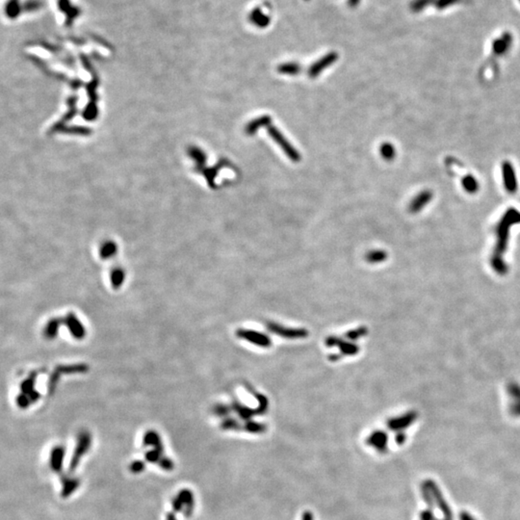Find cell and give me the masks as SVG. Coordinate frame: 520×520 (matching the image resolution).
<instances>
[{
	"label": "cell",
	"mask_w": 520,
	"mask_h": 520,
	"mask_svg": "<svg viewBox=\"0 0 520 520\" xmlns=\"http://www.w3.org/2000/svg\"><path fill=\"white\" fill-rule=\"evenodd\" d=\"M267 129H268V133H269L270 137L281 147L283 153L287 155L288 158L291 161H293V162L301 161V155H300L299 152L288 142L287 139L283 136L282 133L277 129L276 126L269 125L267 127Z\"/></svg>",
	"instance_id": "cell-1"
},
{
	"label": "cell",
	"mask_w": 520,
	"mask_h": 520,
	"mask_svg": "<svg viewBox=\"0 0 520 520\" xmlns=\"http://www.w3.org/2000/svg\"><path fill=\"white\" fill-rule=\"evenodd\" d=\"M424 482L427 485L428 488L430 489L433 501L436 503V506L438 507V509L442 511L445 518L452 519V511L449 508L447 502L445 501V499L443 498L439 487H437V485L432 480H426Z\"/></svg>",
	"instance_id": "cell-2"
},
{
	"label": "cell",
	"mask_w": 520,
	"mask_h": 520,
	"mask_svg": "<svg viewBox=\"0 0 520 520\" xmlns=\"http://www.w3.org/2000/svg\"><path fill=\"white\" fill-rule=\"evenodd\" d=\"M338 55L335 52H331L327 55L322 57L318 61H316L314 64H312L309 68V77L310 78H316L321 75L322 71L326 69L327 67L332 66L334 62L337 61Z\"/></svg>",
	"instance_id": "cell-3"
},
{
	"label": "cell",
	"mask_w": 520,
	"mask_h": 520,
	"mask_svg": "<svg viewBox=\"0 0 520 520\" xmlns=\"http://www.w3.org/2000/svg\"><path fill=\"white\" fill-rule=\"evenodd\" d=\"M366 444L375 448L381 454L387 453L388 450V435L384 431H375L366 439Z\"/></svg>",
	"instance_id": "cell-4"
},
{
	"label": "cell",
	"mask_w": 520,
	"mask_h": 520,
	"mask_svg": "<svg viewBox=\"0 0 520 520\" xmlns=\"http://www.w3.org/2000/svg\"><path fill=\"white\" fill-rule=\"evenodd\" d=\"M237 334L239 337L244 338L245 340L252 342L255 345H258L260 347H269L271 345L270 339L260 332L248 331V330H239L237 332Z\"/></svg>",
	"instance_id": "cell-5"
},
{
	"label": "cell",
	"mask_w": 520,
	"mask_h": 520,
	"mask_svg": "<svg viewBox=\"0 0 520 520\" xmlns=\"http://www.w3.org/2000/svg\"><path fill=\"white\" fill-rule=\"evenodd\" d=\"M415 419H416V413L409 412L400 417H396V418H393V419L388 421V429H390L392 431H402V430L408 428L414 422Z\"/></svg>",
	"instance_id": "cell-6"
},
{
	"label": "cell",
	"mask_w": 520,
	"mask_h": 520,
	"mask_svg": "<svg viewBox=\"0 0 520 520\" xmlns=\"http://www.w3.org/2000/svg\"><path fill=\"white\" fill-rule=\"evenodd\" d=\"M66 324L71 335L77 339H83L86 335V330L78 317L70 313L66 316Z\"/></svg>",
	"instance_id": "cell-7"
},
{
	"label": "cell",
	"mask_w": 520,
	"mask_h": 520,
	"mask_svg": "<svg viewBox=\"0 0 520 520\" xmlns=\"http://www.w3.org/2000/svg\"><path fill=\"white\" fill-rule=\"evenodd\" d=\"M432 198V194L431 191H423L419 193L414 199L410 201L409 210L411 213H417L422 210L427 203L431 201Z\"/></svg>",
	"instance_id": "cell-8"
},
{
	"label": "cell",
	"mask_w": 520,
	"mask_h": 520,
	"mask_svg": "<svg viewBox=\"0 0 520 520\" xmlns=\"http://www.w3.org/2000/svg\"><path fill=\"white\" fill-rule=\"evenodd\" d=\"M503 174L507 190L510 193H514L516 190V180L514 177L513 169L509 162H505L503 164Z\"/></svg>",
	"instance_id": "cell-9"
},
{
	"label": "cell",
	"mask_w": 520,
	"mask_h": 520,
	"mask_svg": "<svg viewBox=\"0 0 520 520\" xmlns=\"http://www.w3.org/2000/svg\"><path fill=\"white\" fill-rule=\"evenodd\" d=\"M269 330L273 332H276L277 334H280V336L290 337V338L304 337L307 334V332L304 330H283V329H281V327H278L274 324L270 325Z\"/></svg>",
	"instance_id": "cell-10"
},
{
	"label": "cell",
	"mask_w": 520,
	"mask_h": 520,
	"mask_svg": "<svg viewBox=\"0 0 520 520\" xmlns=\"http://www.w3.org/2000/svg\"><path fill=\"white\" fill-rule=\"evenodd\" d=\"M302 70V66L295 62H288L277 66V71L281 75L286 76H297Z\"/></svg>",
	"instance_id": "cell-11"
},
{
	"label": "cell",
	"mask_w": 520,
	"mask_h": 520,
	"mask_svg": "<svg viewBox=\"0 0 520 520\" xmlns=\"http://www.w3.org/2000/svg\"><path fill=\"white\" fill-rule=\"evenodd\" d=\"M271 123V118L269 116H262L258 119H255V121L250 122L247 126V132L249 134H254L256 132L259 128L263 126H269Z\"/></svg>",
	"instance_id": "cell-12"
},
{
	"label": "cell",
	"mask_w": 520,
	"mask_h": 520,
	"mask_svg": "<svg viewBox=\"0 0 520 520\" xmlns=\"http://www.w3.org/2000/svg\"><path fill=\"white\" fill-rule=\"evenodd\" d=\"M250 19L251 22L260 28H264L270 23V18L259 9H255V11L251 14Z\"/></svg>",
	"instance_id": "cell-13"
},
{
	"label": "cell",
	"mask_w": 520,
	"mask_h": 520,
	"mask_svg": "<svg viewBox=\"0 0 520 520\" xmlns=\"http://www.w3.org/2000/svg\"><path fill=\"white\" fill-rule=\"evenodd\" d=\"M125 279V273L121 268H116L110 273L111 285L115 289L121 287Z\"/></svg>",
	"instance_id": "cell-14"
},
{
	"label": "cell",
	"mask_w": 520,
	"mask_h": 520,
	"mask_svg": "<svg viewBox=\"0 0 520 520\" xmlns=\"http://www.w3.org/2000/svg\"><path fill=\"white\" fill-rule=\"evenodd\" d=\"M380 154L386 161H392L396 156V151L393 144L386 142L381 144Z\"/></svg>",
	"instance_id": "cell-15"
},
{
	"label": "cell",
	"mask_w": 520,
	"mask_h": 520,
	"mask_svg": "<svg viewBox=\"0 0 520 520\" xmlns=\"http://www.w3.org/2000/svg\"><path fill=\"white\" fill-rule=\"evenodd\" d=\"M387 256H388V255H387V253L385 251L376 250V251L369 252L367 255H366V259L370 263H379V262H382V261L386 260Z\"/></svg>",
	"instance_id": "cell-16"
},
{
	"label": "cell",
	"mask_w": 520,
	"mask_h": 520,
	"mask_svg": "<svg viewBox=\"0 0 520 520\" xmlns=\"http://www.w3.org/2000/svg\"><path fill=\"white\" fill-rule=\"evenodd\" d=\"M245 430L247 432H252V433H261V432H265L266 427L263 424L254 422V421H250V422H248L246 424Z\"/></svg>",
	"instance_id": "cell-17"
},
{
	"label": "cell",
	"mask_w": 520,
	"mask_h": 520,
	"mask_svg": "<svg viewBox=\"0 0 520 520\" xmlns=\"http://www.w3.org/2000/svg\"><path fill=\"white\" fill-rule=\"evenodd\" d=\"M59 331V321L52 320L49 322L45 328V334L48 338L55 337L56 333Z\"/></svg>",
	"instance_id": "cell-18"
},
{
	"label": "cell",
	"mask_w": 520,
	"mask_h": 520,
	"mask_svg": "<svg viewBox=\"0 0 520 520\" xmlns=\"http://www.w3.org/2000/svg\"><path fill=\"white\" fill-rule=\"evenodd\" d=\"M116 254V247L114 244H106L102 247L101 249V252H100V255L102 259H108L111 256Z\"/></svg>",
	"instance_id": "cell-19"
},
{
	"label": "cell",
	"mask_w": 520,
	"mask_h": 520,
	"mask_svg": "<svg viewBox=\"0 0 520 520\" xmlns=\"http://www.w3.org/2000/svg\"><path fill=\"white\" fill-rule=\"evenodd\" d=\"M465 190H467L469 193H475L478 190V183L474 177H467L463 181Z\"/></svg>",
	"instance_id": "cell-20"
},
{
	"label": "cell",
	"mask_w": 520,
	"mask_h": 520,
	"mask_svg": "<svg viewBox=\"0 0 520 520\" xmlns=\"http://www.w3.org/2000/svg\"><path fill=\"white\" fill-rule=\"evenodd\" d=\"M340 346H341V349L343 350L342 352H344L345 354H354L357 352V347L354 344L341 343Z\"/></svg>",
	"instance_id": "cell-21"
},
{
	"label": "cell",
	"mask_w": 520,
	"mask_h": 520,
	"mask_svg": "<svg viewBox=\"0 0 520 520\" xmlns=\"http://www.w3.org/2000/svg\"><path fill=\"white\" fill-rule=\"evenodd\" d=\"M427 3H429V0H415L411 5V9L413 11H419L427 5Z\"/></svg>",
	"instance_id": "cell-22"
},
{
	"label": "cell",
	"mask_w": 520,
	"mask_h": 520,
	"mask_svg": "<svg viewBox=\"0 0 520 520\" xmlns=\"http://www.w3.org/2000/svg\"><path fill=\"white\" fill-rule=\"evenodd\" d=\"M420 520H436L433 512H432V509H425L423 510L419 515Z\"/></svg>",
	"instance_id": "cell-23"
},
{
	"label": "cell",
	"mask_w": 520,
	"mask_h": 520,
	"mask_svg": "<svg viewBox=\"0 0 520 520\" xmlns=\"http://www.w3.org/2000/svg\"><path fill=\"white\" fill-rule=\"evenodd\" d=\"M406 439H407V435L404 432H399L396 434V436H395V442H396V444H398V445L404 444L405 441H406Z\"/></svg>",
	"instance_id": "cell-24"
},
{
	"label": "cell",
	"mask_w": 520,
	"mask_h": 520,
	"mask_svg": "<svg viewBox=\"0 0 520 520\" xmlns=\"http://www.w3.org/2000/svg\"><path fill=\"white\" fill-rule=\"evenodd\" d=\"M302 520H314V515L310 510H306L303 512Z\"/></svg>",
	"instance_id": "cell-25"
},
{
	"label": "cell",
	"mask_w": 520,
	"mask_h": 520,
	"mask_svg": "<svg viewBox=\"0 0 520 520\" xmlns=\"http://www.w3.org/2000/svg\"><path fill=\"white\" fill-rule=\"evenodd\" d=\"M461 519H462V520H475V519H473V517H472V516H471V515H470V514H468V513H467V512H463V513H462V514H461Z\"/></svg>",
	"instance_id": "cell-26"
},
{
	"label": "cell",
	"mask_w": 520,
	"mask_h": 520,
	"mask_svg": "<svg viewBox=\"0 0 520 520\" xmlns=\"http://www.w3.org/2000/svg\"><path fill=\"white\" fill-rule=\"evenodd\" d=\"M358 1H359V0H350V1H349V4H350V6H355V5L358 3Z\"/></svg>",
	"instance_id": "cell-27"
},
{
	"label": "cell",
	"mask_w": 520,
	"mask_h": 520,
	"mask_svg": "<svg viewBox=\"0 0 520 520\" xmlns=\"http://www.w3.org/2000/svg\"><path fill=\"white\" fill-rule=\"evenodd\" d=\"M444 520H452V519H449V518H445V519H444Z\"/></svg>",
	"instance_id": "cell-28"
}]
</instances>
